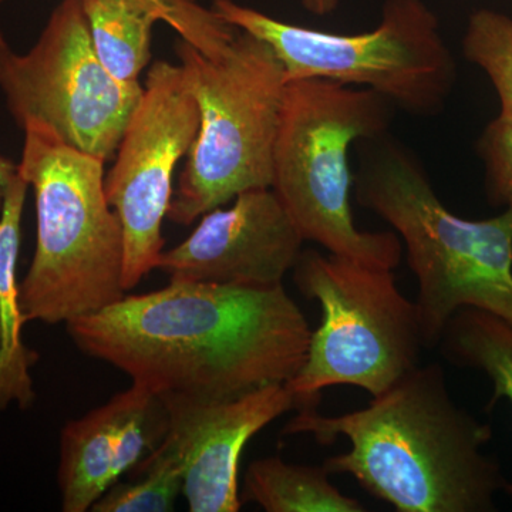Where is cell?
I'll use <instances>...</instances> for the list:
<instances>
[{"instance_id":"obj_1","label":"cell","mask_w":512,"mask_h":512,"mask_svg":"<svg viewBox=\"0 0 512 512\" xmlns=\"http://www.w3.org/2000/svg\"><path fill=\"white\" fill-rule=\"evenodd\" d=\"M86 355L165 396L229 400L288 383L312 329L284 285L258 288L171 279L66 325Z\"/></svg>"},{"instance_id":"obj_2","label":"cell","mask_w":512,"mask_h":512,"mask_svg":"<svg viewBox=\"0 0 512 512\" xmlns=\"http://www.w3.org/2000/svg\"><path fill=\"white\" fill-rule=\"evenodd\" d=\"M284 434H312L320 444L345 437L349 450L323 467L399 512L491 511L501 487L497 464L481 451L490 427L453 402L439 363L414 367L365 409H299Z\"/></svg>"},{"instance_id":"obj_3","label":"cell","mask_w":512,"mask_h":512,"mask_svg":"<svg viewBox=\"0 0 512 512\" xmlns=\"http://www.w3.org/2000/svg\"><path fill=\"white\" fill-rule=\"evenodd\" d=\"M356 200L399 235L419 291L424 349L439 346L461 309L512 326V210L488 220L457 217L437 197L423 165L389 133L357 141Z\"/></svg>"},{"instance_id":"obj_4","label":"cell","mask_w":512,"mask_h":512,"mask_svg":"<svg viewBox=\"0 0 512 512\" xmlns=\"http://www.w3.org/2000/svg\"><path fill=\"white\" fill-rule=\"evenodd\" d=\"M20 174L35 192V255L20 282L26 322H72L119 301L124 239L104 190V161L64 143L36 121L23 124Z\"/></svg>"},{"instance_id":"obj_5","label":"cell","mask_w":512,"mask_h":512,"mask_svg":"<svg viewBox=\"0 0 512 512\" xmlns=\"http://www.w3.org/2000/svg\"><path fill=\"white\" fill-rule=\"evenodd\" d=\"M394 106L373 90L325 79L286 83L274 151L272 190L305 241L330 254L393 269L402 261L396 232L356 228L348 153L389 131Z\"/></svg>"},{"instance_id":"obj_6","label":"cell","mask_w":512,"mask_h":512,"mask_svg":"<svg viewBox=\"0 0 512 512\" xmlns=\"http://www.w3.org/2000/svg\"><path fill=\"white\" fill-rule=\"evenodd\" d=\"M200 109V128L167 218L190 225L254 188H272L274 151L286 87L272 47L244 30L217 55L175 45Z\"/></svg>"},{"instance_id":"obj_7","label":"cell","mask_w":512,"mask_h":512,"mask_svg":"<svg viewBox=\"0 0 512 512\" xmlns=\"http://www.w3.org/2000/svg\"><path fill=\"white\" fill-rule=\"evenodd\" d=\"M292 272L298 291L322 309L305 363L285 383L298 409L316 407L332 386L375 397L420 365L417 306L397 288L392 269L308 249Z\"/></svg>"},{"instance_id":"obj_8","label":"cell","mask_w":512,"mask_h":512,"mask_svg":"<svg viewBox=\"0 0 512 512\" xmlns=\"http://www.w3.org/2000/svg\"><path fill=\"white\" fill-rule=\"evenodd\" d=\"M211 9L268 43L286 83L325 79L362 87L421 117L439 114L456 84V62L423 0H386L379 26L360 35L289 25L234 0H214Z\"/></svg>"},{"instance_id":"obj_9","label":"cell","mask_w":512,"mask_h":512,"mask_svg":"<svg viewBox=\"0 0 512 512\" xmlns=\"http://www.w3.org/2000/svg\"><path fill=\"white\" fill-rule=\"evenodd\" d=\"M0 90L20 128L36 121L104 163L143 96L140 83L120 82L101 64L83 0H63L25 55L0 46Z\"/></svg>"},{"instance_id":"obj_10","label":"cell","mask_w":512,"mask_h":512,"mask_svg":"<svg viewBox=\"0 0 512 512\" xmlns=\"http://www.w3.org/2000/svg\"><path fill=\"white\" fill-rule=\"evenodd\" d=\"M200 128V109L180 64L158 60L104 178L107 201L123 228V288L131 291L164 251L163 222L173 200L175 165Z\"/></svg>"},{"instance_id":"obj_11","label":"cell","mask_w":512,"mask_h":512,"mask_svg":"<svg viewBox=\"0 0 512 512\" xmlns=\"http://www.w3.org/2000/svg\"><path fill=\"white\" fill-rule=\"evenodd\" d=\"M234 200L227 210L202 215L190 237L163 251L157 269L181 281L282 285L305 239L272 188H254Z\"/></svg>"},{"instance_id":"obj_12","label":"cell","mask_w":512,"mask_h":512,"mask_svg":"<svg viewBox=\"0 0 512 512\" xmlns=\"http://www.w3.org/2000/svg\"><path fill=\"white\" fill-rule=\"evenodd\" d=\"M170 416L165 436L184 468L191 512H238L239 461L248 441L286 412L298 409L286 384H268L229 400L160 396Z\"/></svg>"},{"instance_id":"obj_13","label":"cell","mask_w":512,"mask_h":512,"mask_svg":"<svg viewBox=\"0 0 512 512\" xmlns=\"http://www.w3.org/2000/svg\"><path fill=\"white\" fill-rule=\"evenodd\" d=\"M168 429L163 399L134 383L82 419L69 421L57 474L63 511L92 510L101 495L156 451Z\"/></svg>"},{"instance_id":"obj_14","label":"cell","mask_w":512,"mask_h":512,"mask_svg":"<svg viewBox=\"0 0 512 512\" xmlns=\"http://www.w3.org/2000/svg\"><path fill=\"white\" fill-rule=\"evenodd\" d=\"M28 190L29 183L18 168L0 210V412L12 403L26 409L35 402L30 369L39 355L23 342L22 330L28 322L23 316L16 275Z\"/></svg>"},{"instance_id":"obj_15","label":"cell","mask_w":512,"mask_h":512,"mask_svg":"<svg viewBox=\"0 0 512 512\" xmlns=\"http://www.w3.org/2000/svg\"><path fill=\"white\" fill-rule=\"evenodd\" d=\"M323 466L289 464L279 457L255 460L244 478L242 503L268 512H365L356 498L340 493Z\"/></svg>"},{"instance_id":"obj_16","label":"cell","mask_w":512,"mask_h":512,"mask_svg":"<svg viewBox=\"0 0 512 512\" xmlns=\"http://www.w3.org/2000/svg\"><path fill=\"white\" fill-rule=\"evenodd\" d=\"M94 52L111 76L137 83L151 60L156 13L128 0H83Z\"/></svg>"},{"instance_id":"obj_17","label":"cell","mask_w":512,"mask_h":512,"mask_svg":"<svg viewBox=\"0 0 512 512\" xmlns=\"http://www.w3.org/2000/svg\"><path fill=\"white\" fill-rule=\"evenodd\" d=\"M450 362L483 370L494 383L491 406L512 404V326L493 313L466 308L448 322L439 343ZM512 497V484L507 485Z\"/></svg>"},{"instance_id":"obj_18","label":"cell","mask_w":512,"mask_h":512,"mask_svg":"<svg viewBox=\"0 0 512 512\" xmlns=\"http://www.w3.org/2000/svg\"><path fill=\"white\" fill-rule=\"evenodd\" d=\"M133 481L116 483L94 503V512H168L183 493L184 468L177 453L163 443L131 471Z\"/></svg>"},{"instance_id":"obj_19","label":"cell","mask_w":512,"mask_h":512,"mask_svg":"<svg viewBox=\"0 0 512 512\" xmlns=\"http://www.w3.org/2000/svg\"><path fill=\"white\" fill-rule=\"evenodd\" d=\"M468 62L480 67L493 83L500 111H512V19L504 13L480 9L468 19L463 37Z\"/></svg>"},{"instance_id":"obj_20","label":"cell","mask_w":512,"mask_h":512,"mask_svg":"<svg viewBox=\"0 0 512 512\" xmlns=\"http://www.w3.org/2000/svg\"><path fill=\"white\" fill-rule=\"evenodd\" d=\"M156 13L160 20L177 30L195 49L210 55L227 45L235 29L212 9H204L195 0H128Z\"/></svg>"},{"instance_id":"obj_21","label":"cell","mask_w":512,"mask_h":512,"mask_svg":"<svg viewBox=\"0 0 512 512\" xmlns=\"http://www.w3.org/2000/svg\"><path fill=\"white\" fill-rule=\"evenodd\" d=\"M490 200L512 210V111H500L478 140Z\"/></svg>"},{"instance_id":"obj_22","label":"cell","mask_w":512,"mask_h":512,"mask_svg":"<svg viewBox=\"0 0 512 512\" xmlns=\"http://www.w3.org/2000/svg\"><path fill=\"white\" fill-rule=\"evenodd\" d=\"M16 174H18V164H13L12 161L0 154V210H2L6 190Z\"/></svg>"},{"instance_id":"obj_23","label":"cell","mask_w":512,"mask_h":512,"mask_svg":"<svg viewBox=\"0 0 512 512\" xmlns=\"http://www.w3.org/2000/svg\"><path fill=\"white\" fill-rule=\"evenodd\" d=\"M306 10L316 16H326L335 12L338 8L339 0H302Z\"/></svg>"},{"instance_id":"obj_24","label":"cell","mask_w":512,"mask_h":512,"mask_svg":"<svg viewBox=\"0 0 512 512\" xmlns=\"http://www.w3.org/2000/svg\"><path fill=\"white\" fill-rule=\"evenodd\" d=\"M5 45H6L5 39H3L2 32H0V46H5Z\"/></svg>"}]
</instances>
